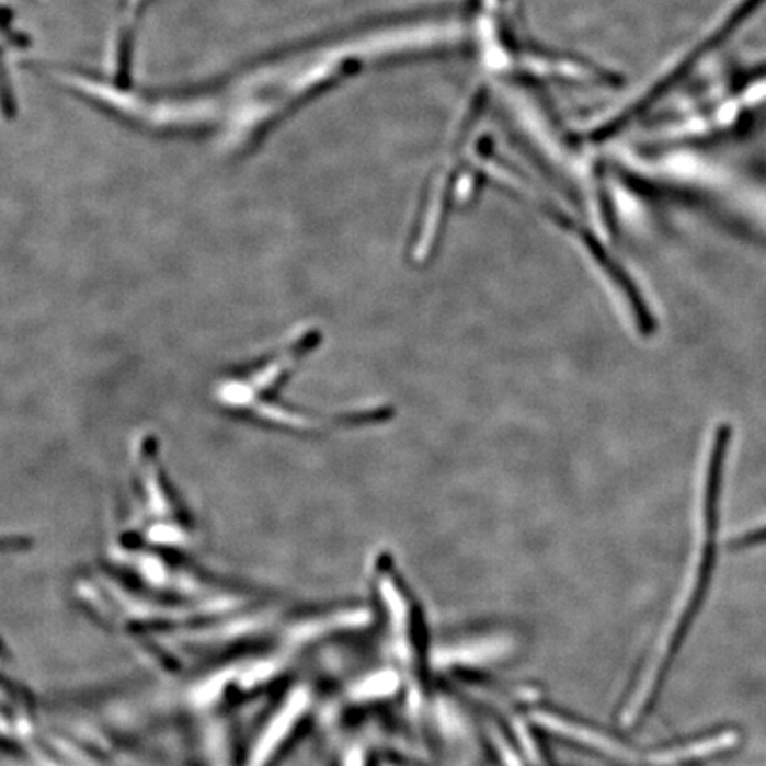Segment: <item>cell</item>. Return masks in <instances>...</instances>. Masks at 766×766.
<instances>
[{"mask_svg":"<svg viewBox=\"0 0 766 766\" xmlns=\"http://www.w3.org/2000/svg\"><path fill=\"white\" fill-rule=\"evenodd\" d=\"M375 625H380L390 670L401 679L403 699L418 719L432 713L435 655L424 608L392 553L380 550L369 564Z\"/></svg>","mask_w":766,"mask_h":766,"instance_id":"1","label":"cell"},{"mask_svg":"<svg viewBox=\"0 0 766 766\" xmlns=\"http://www.w3.org/2000/svg\"><path fill=\"white\" fill-rule=\"evenodd\" d=\"M730 424H720L716 433V442L711 449L708 475H706L705 488V545L702 547H717L716 535L719 527V499L720 484H722V469H724L725 455L730 447Z\"/></svg>","mask_w":766,"mask_h":766,"instance_id":"2","label":"cell"},{"mask_svg":"<svg viewBox=\"0 0 766 766\" xmlns=\"http://www.w3.org/2000/svg\"><path fill=\"white\" fill-rule=\"evenodd\" d=\"M759 544H766V527H763V529L751 530V533H747V535L736 539V541H734L733 544V547L745 548L754 547V545Z\"/></svg>","mask_w":766,"mask_h":766,"instance_id":"3","label":"cell"}]
</instances>
